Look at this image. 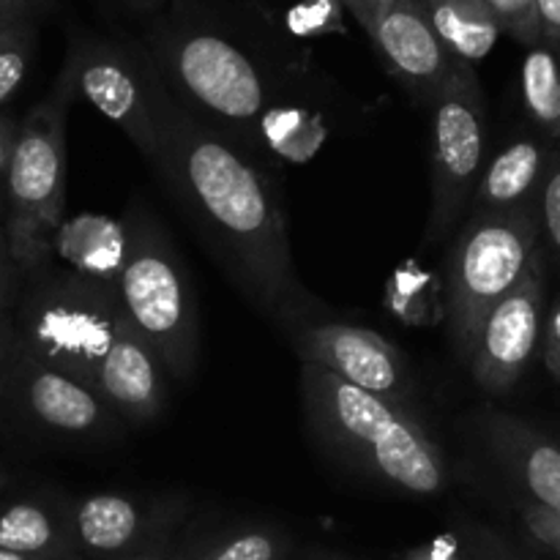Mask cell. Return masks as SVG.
Wrapping results in <instances>:
<instances>
[{
  "label": "cell",
  "mask_w": 560,
  "mask_h": 560,
  "mask_svg": "<svg viewBox=\"0 0 560 560\" xmlns=\"http://www.w3.org/2000/svg\"><path fill=\"white\" fill-rule=\"evenodd\" d=\"M159 178L211 244L241 293L277 326L320 310L293 266L282 197L257 151L186 107L164 115Z\"/></svg>",
  "instance_id": "1"
},
{
  "label": "cell",
  "mask_w": 560,
  "mask_h": 560,
  "mask_svg": "<svg viewBox=\"0 0 560 560\" xmlns=\"http://www.w3.org/2000/svg\"><path fill=\"white\" fill-rule=\"evenodd\" d=\"M301 399L317 441L350 468L416 498L441 495L452 481L446 454L413 408L301 364Z\"/></svg>",
  "instance_id": "2"
},
{
  "label": "cell",
  "mask_w": 560,
  "mask_h": 560,
  "mask_svg": "<svg viewBox=\"0 0 560 560\" xmlns=\"http://www.w3.org/2000/svg\"><path fill=\"white\" fill-rule=\"evenodd\" d=\"M16 304L22 353L93 386L126 323L118 290L47 260L27 273Z\"/></svg>",
  "instance_id": "3"
},
{
  "label": "cell",
  "mask_w": 560,
  "mask_h": 560,
  "mask_svg": "<svg viewBox=\"0 0 560 560\" xmlns=\"http://www.w3.org/2000/svg\"><path fill=\"white\" fill-rule=\"evenodd\" d=\"M74 102V80L63 63L52 91L16 124L3 175V224L25 277L49 260V244L63 222L66 118Z\"/></svg>",
  "instance_id": "4"
},
{
  "label": "cell",
  "mask_w": 560,
  "mask_h": 560,
  "mask_svg": "<svg viewBox=\"0 0 560 560\" xmlns=\"http://www.w3.org/2000/svg\"><path fill=\"white\" fill-rule=\"evenodd\" d=\"M148 55L175 98L257 148V129L268 118V82L241 44L213 27L167 22L148 42Z\"/></svg>",
  "instance_id": "5"
},
{
  "label": "cell",
  "mask_w": 560,
  "mask_h": 560,
  "mask_svg": "<svg viewBox=\"0 0 560 560\" xmlns=\"http://www.w3.org/2000/svg\"><path fill=\"white\" fill-rule=\"evenodd\" d=\"M124 224L126 255L115 284L120 310L164 372L186 381L197 361V312L184 262L151 211L135 206Z\"/></svg>",
  "instance_id": "6"
},
{
  "label": "cell",
  "mask_w": 560,
  "mask_h": 560,
  "mask_svg": "<svg viewBox=\"0 0 560 560\" xmlns=\"http://www.w3.org/2000/svg\"><path fill=\"white\" fill-rule=\"evenodd\" d=\"M539 249V206L465 219L441 277L446 326L463 359H468L487 312L523 282Z\"/></svg>",
  "instance_id": "7"
},
{
  "label": "cell",
  "mask_w": 560,
  "mask_h": 560,
  "mask_svg": "<svg viewBox=\"0 0 560 560\" xmlns=\"http://www.w3.org/2000/svg\"><path fill=\"white\" fill-rule=\"evenodd\" d=\"M74 80L77 98L113 120L148 159L159 162L164 137V115L173 91L164 82L148 49L113 38H74L63 60Z\"/></svg>",
  "instance_id": "8"
},
{
  "label": "cell",
  "mask_w": 560,
  "mask_h": 560,
  "mask_svg": "<svg viewBox=\"0 0 560 560\" xmlns=\"http://www.w3.org/2000/svg\"><path fill=\"white\" fill-rule=\"evenodd\" d=\"M432 109V206L421 249L443 244L468 213L487 153V102L474 66L454 63Z\"/></svg>",
  "instance_id": "9"
},
{
  "label": "cell",
  "mask_w": 560,
  "mask_h": 560,
  "mask_svg": "<svg viewBox=\"0 0 560 560\" xmlns=\"http://www.w3.org/2000/svg\"><path fill=\"white\" fill-rule=\"evenodd\" d=\"M282 334L293 345L301 364H312L355 388L388 397L399 405L413 402V375L408 359L394 342L355 323L331 320L323 306L282 323Z\"/></svg>",
  "instance_id": "10"
},
{
  "label": "cell",
  "mask_w": 560,
  "mask_h": 560,
  "mask_svg": "<svg viewBox=\"0 0 560 560\" xmlns=\"http://www.w3.org/2000/svg\"><path fill=\"white\" fill-rule=\"evenodd\" d=\"M547 266L550 260L541 246L523 282L487 312L476 331L468 364L487 394L501 397L512 392L539 353L547 315Z\"/></svg>",
  "instance_id": "11"
},
{
  "label": "cell",
  "mask_w": 560,
  "mask_h": 560,
  "mask_svg": "<svg viewBox=\"0 0 560 560\" xmlns=\"http://www.w3.org/2000/svg\"><path fill=\"white\" fill-rule=\"evenodd\" d=\"M381 52L383 63L416 102L430 107L457 60L443 49L427 16L424 0L345 5Z\"/></svg>",
  "instance_id": "12"
},
{
  "label": "cell",
  "mask_w": 560,
  "mask_h": 560,
  "mask_svg": "<svg viewBox=\"0 0 560 560\" xmlns=\"http://www.w3.org/2000/svg\"><path fill=\"white\" fill-rule=\"evenodd\" d=\"M5 392L33 424L69 438H104L113 432L115 410L93 386L31 359L16 345Z\"/></svg>",
  "instance_id": "13"
},
{
  "label": "cell",
  "mask_w": 560,
  "mask_h": 560,
  "mask_svg": "<svg viewBox=\"0 0 560 560\" xmlns=\"http://www.w3.org/2000/svg\"><path fill=\"white\" fill-rule=\"evenodd\" d=\"M173 506H153L118 492L77 498L69 503V528L77 556L109 560L167 545Z\"/></svg>",
  "instance_id": "14"
},
{
  "label": "cell",
  "mask_w": 560,
  "mask_h": 560,
  "mask_svg": "<svg viewBox=\"0 0 560 560\" xmlns=\"http://www.w3.org/2000/svg\"><path fill=\"white\" fill-rule=\"evenodd\" d=\"M481 441L503 474L520 487L523 501L560 512V443L512 413L479 419Z\"/></svg>",
  "instance_id": "15"
},
{
  "label": "cell",
  "mask_w": 560,
  "mask_h": 560,
  "mask_svg": "<svg viewBox=\"0 0 560 560\" xmlns=\"http://www.w3.org/2000/svg\"><path fill=\"white\" fill-rule=\"evenodd\" d=\"M167 372L140 334L124 323L96 372V388L118 419L153 421L167 402Z\"/></svg>",
  "instance_id": "16"
},
{
  "label": "cell",
  "mask_w": 560,
  "mask_h": 560,
  "mask_svg": "<svg viewBox=\"0 0 560 560\" xmlns=\"http://www.w3.org/2000/svg\"><path fill=\"white\" fill-rule=\"evenodd\" d=\"M552 151H556V145L541 135L517 137L514 142H509L481 170L479 184L470 197L468 217L506 213L536 206Z\"/></svg>",
  "instance_id": "17"
},
{
  "label": "cell",
  "mask_w": 560,
  "mask_h": 560,
  "mask_svg": "<svg viewBox=\"0 0 560 560\" xmlns=\"http://www.w3.org/2000/svg\"><path fill=\"white\" fill-rule=\"evenodd\" d=\"M126 255V224L113 222L98 213H82V217L60 222L58 233L49 244V260L69 271L82 273L104 284H118L120 268Z\"/></svg>",
  "instance_id": "18"
},
{
  "label": "cell",
  "mask_w": 560,
  "mask_h": 560,
  "mask_svg": "<svg viewBox=\"0 0 560 560\" xmlns=\"http://www.w3.org/2000/svg\"><path fill=\"white\" fill-rule=\"evenodd\" d=\"M0 550L31 560H77L69 506L44 498H20L0 506Z\"/></svg>",
  "instance_id": "19"
},
{
  "label": "cell",
  "mask_w": 560,
  "mask_h": 560,
  "mask_svg": "<svg viewBox=\"0 0 560 560\" xmlns=\"http://www.w3.org/2000/svg\"><path fill=\"white\" fill-rule=\"evenodd\" d=\"M424 9L443 49L457 63L476 69L501 38V25L487 0H424Z\"/></svg>",
  "instance_id": "20"
},
{
  "label": "cell",
  "mask_w": 560,
  "mask_h": 560,
  "mask_svg": "<svg viewBox=\"0 0 560 560\" xmlns=\"http://www.w3.org/2000/svg\"><path fill=\"white\" fill-rule=\"evenodd\" d=\"M388 315L410 328H430L446 323L443 279L427 271L419 260H405L394 268L383 293Z\"/></svg>",
  "instance_id": "21"
},
{
  "label": "cell",
  "mask_w": 560,
  "mask_h": 560,
  "mask_svg": "<svg viewBox=\"0 0 560 560\" xmlns=\"http://www.w3.org/2000/svg\"><path fill=\"white\" fill-rule=\"evenodd\" d=\"M520 91L536 135L560 145V58L545 42L528 47L520 71Z\"/></svg>",
  "instance_id": "22"
},
{
  "label": "cell",
  "mask_w": 560,
  "mask_h": 560,
  "mask_svg": "<svg viewBox=\"0 0 560 560\" xmlns=\"http://www.w3.org/2000/svg\"><path fill=\"white\" fill-rule=\"evenodd\" d=\"M38 44V20L0 27V107L14 96L31 71Z\"/></svg>",
  "instance_id": "23"
},
{
  "label": "cell",
  "mask_w": 560,
  "mask_h": 560,
  "mask_svg": "<svg viewBox=\"0 0 560 560\" xmlns=\"http://www.w3.org/2000/svg\"><path fill=\"white\" fill-rule=\"evenodd\" d=\"M282 552V536L266 528H249L219 541L202 556V560H279Z\"/></svg>",
  "instance_id": "24"
},
{
  "label": "cell",
  "mask_w": 560,
  "mask_h": 560,
  "mask_svg": "<svg viewBox=\"0 0 560 560\" xmlns=\"http://www.w3.org/2000/svg\"><path fill=\"white\" fill-rule=\"evenodd\" d=\"M536 206H539L541 246L547 252V260L556 262L560 277V145H556V151H552L550 167H547Z\"/></svg>",
  "instance_id": "25"
},
{
  "label": "cell",
  "mask_w": 560,
  "mask_h": 560,
  "mask_svg": "<svg viewBox=\"0 0 560 560\" xmlns=\"http://www.w3.org/2000/svg\"><path fill=\"white\" fill-rule=\"evenodd\" d=\"M495 14L501 33L512 36L523 47H534L541 42L539 14H536V0H487Z\"/></svg>",
  "instance_id": "26"
},
{
  "label": "cell",
  "mask_w": 560,
  "mask_h": 560,
  "mask_svg": "<svg viewBox=\"0 0 560 560\" xmlns=\"http://www.w3.org/2000/svg\"><path fill=\"white\" fill-rule=\"evenodd\" d=\"M520 520H523L525 534L530 536L539 550L550 552L560 560V512L556 509L539 506V503L520 501Z\"/></svg>",
  "instance_id": "27"
},
{
  "label": "cell",
  "mask_w": 560,
  "mask_h": 560,
  "mask_svg": "<svg viewBox=\"0 0 560 560\" xmlns=\"http://www.w3.org/2000/svg\"><path fill=\"white\" fill-rule=\"evenodd\" d=\"M22 282H25V273L11 255L9 233H5V224L0 222V315L11 312V306L16 304Z\"/></svg>",
  "instance_id": "28"
},
{
  "label": "cell",
  "mask_w": 560,
  "mask_h": 560,
  "mask_svg": "<svg viewBox=\"0 0 560 560\" xmlns=\"http://www.w3.org/2000/svg\"><path fill=\"white\" fill-rule=\"evenodd\" d=\"M541 359L547 372L560 383V288L556 301L547 306L545 331H541Z\"/></svg>",
  "instance_id": "29"
},
{
  "label": "cell",
  "mask_w": 560,
  "mask_h": 560,
  "mask_svg": "<svg viewBox=\"0 0 560 560\" xmlns=\"http://www.w3.org/2000/svg\"><path fill=\"white\" fill-rule=\"evenodd\" d=\"M55 0H0V27L22 20H42Z\"/></svg>",
  "instance_id": "30"
},
{
  "label": "cell",
  "mask_w": 560,
  "mask_h": 560,
  "mask_svg": "<svg viewBox=\"0 0 560 560\" xmlns=\"http://www.w3.org/2000/svg\"><path fill=\"white\" fill-rule=\"evenodd\" d=\"M14 355H16V323L11 312H3V315H0V392H3L5 381H9Z\"/></svg>",
  "instance_id": "31"
},
{
  "label": "cell",
  "mask_w": 560,
  "mask_h": 560,
  "mask_svg": "<svg viewBox=\"0 0 560 560\" xmlns=\"http://www.w3.org/2000/svg\"><path fill=\"white\" fill-rule=\"evenodd\" d=\"M536 14H539L541 42L556 49L560 58V0H536Z\"/></svg>",
  "instance_id": "32"
},
{
  "label": "cell",
  "mask_w": 560,
  "mask_h": 560,
  "mask_svg": "<svg viewBox=\"0 0 560 560\" xmlns=\"http://www.w3.org/2000/svg\"><path fill=\"white\" fill-rule=\"evenodd\" d=\"M405 560H463V556H459V545L454 536H441V539L408 552Z\"/></svg>",
  "instance_id": "33"
},
{
  "label": "cell",
  "mask_w": 560,
  "mask_h": 560,
  "mask_svg": "<svg viewBox=\"0 0 560 560\" xmlns=\"http://www.w3.org/2000/svg\"><path fill=\"white\" fill-rule=\"evenodd\" d=\"M14 137H16L14 118H9L5 113H0V180H3L5 167H9V156H11V145H14Z\"/></svg>",
  "instance_id": "34"
},
{
  "label": "cell",
  "mask_w": 560,
  "mask_h": 560,
  "mask_svg": "<svg viewBox=\"0 0 560 560\" xmlns=\"http://www.w3.org/2000/svg\"><path fill=\"white\" fill-rule=\"evenodd\" d=\"M167 547L170 545H156V547H148V550L131 552V556H120V558H109V560H164L167 558Z\"/></svg>",
  "instance_id": "35"
},
{
  "label": "cell",
  "mask_w": 560,
  "mask_h": 560,
  "mask_svg": "<svg viewBox=\"0 0 560 560\" xmlns=\"http://www.w3.org/2000/svg\"><path fill=\"white\" fill-rule=\"evenodd\" d=\"M167 3H173V0H142V11H156Z\"/></svg>",
  "instance_id": "36"
},
{
  "label": "cell",
  "mask_w": 560,
  "mask_h": 560,
  "mask_svg": "<svg viewBox=\"0 0 560 560\" xmlns=\"http://www.w3.org/2000/svg\"><path fill=\"white\" fill-rule=\"evenodd\" d=\"M350 3H366V5H377V3H394V0H339V5H350Z\"/></svg>",
  "instance_id": "37"
},
{
  "label": "cell",
  "mask_w": 560,
  "mask_h": 560,
  "mask_svg": "<svg viewBox=\"0 0 560 560\" xmlns=\"http://www.w3.org/2000/svg\"><path fill=\"white\" fill-rule=\"evenodd\" d=\"M0 560H31V558H22V556H14V552H9V550H0Z\"/></svg>",
  "instance_id": "38"
},
{
  "label": "cell",
  "mask_w": 560,
  "mask_h": 560,
  "mask_svg": "<svg viewBox=\"0 0 560 560\" xmlns=\"http://www.w3.org/2000/svg\"><path fill=\"white\" fill-rule=\"evenodd\" d=\"M126 3H129V5H131V9L142 11V0H126Z\"/></svg>",
  "instance_id": "39"
},
{
  "label": "cell",
  "mask_w": 560,
  "mask_h": 560,
  "mask_svg": "<svg viewBox=\"0 0 560 560\" xmlns=\"http://www.w3.org/2000/svg\"><path fill=\"white\" fill-rule=\"evenodd\" d=\"M5 481H9V476H5V470L0 468V490H3V487H5Z\"/></svg>",
  "instance_id": "40"
},
{
  "label": "cell",
  "mask_w": 560,
  "mask_h": 560,
  "mask_svg": "<svg viewBox=\"0 0 560 560\" xmlns=\"http://www.w3.org/2000/svg\"><path fill=\"white\" fill-rule=\"evenodd\" d=\"M3 208H5V202H3V189H0V222H3Z\"/></svg>",
  "instance_id": "41"
}]
</instances>
